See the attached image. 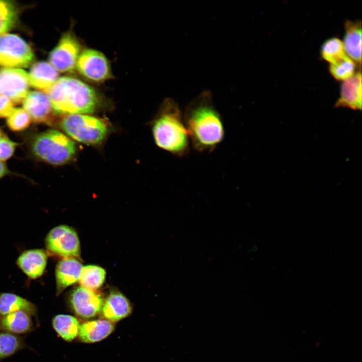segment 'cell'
<instances>
[{
  "instance_id": "1",
  "label": "cell",
  "mask_w": 362,
  "mask_h": 362,
  "mask_svg": "<svg viewBox=\"0 0 362 362\" xmlns=\"http://www.w3.org/2000/svg\"><path fill=\"white\" fill-rule=\"evenodd\" d=\"M183 116L190 141L197 151L212 152L222 141L225 134L223 120L209 90L192 100Z\"/></svg>"
},
{
  "instance_id": "2",
  "label": "cell",
  "mask_w": 362,
  "mask_h": 362,
  "mask_svg": "<svg viewBox=\"0 0 362 362\" xmlns=\"http://www.w3.org/2000/svg\"><path fill=\"white\" fill-rule=\"evenodd\" d=\"M152 128L155 142L159 148L177 157L188 153L189 137L175 100L168 98L164 101Z\"/></svg>"
},
{
  "instance_id": "3",
  "label": "cell",
  "mask_w": 362,
  "mask_h": 362,
  "mask_svg": "<svg viewBox=\"0 0 362 362\" xmlns=\"http://www.w3.org/2000/svg\"><path fill=\"white\" fill-rule=\"evenodd\" d=\"M55 113H91L96 109V92L84 82L71 77L59 78L46 93Z\"/></svg>"
},
{
  "instance_id": "4",
  "label": "cell",
  "mask_w": 362,
  "mask_h": 362,
  "mask_svg": "<svg viewBox=\"0 0 362 362\" xmlns=\"http://www.w3.org/2000/svg\"><path fill=\"white\" fill-rule=\"evenodd\" d=\"M32 153L37 158L53 165L68 163L75 156V143L57 130H50L37 135L31 144Z\"/></svg>"
},
{
  "instance_id": "5",
  "label": "cell",
  "mask_w": 362,
  "mask_h": 362,
  "mask_svg": "<svg viewBox=\"0 0 362 362\" xmlns=\"http://www.w3.org/2000/svg\"><path fill=\"white\" fill-rule=\"evenodd\" d=\"M60 126L71 138L87 145L101 143L108 133V127L104 121L87 114L65 115Z\"/></svg>"
},
{
  "instance_id": "6",
  "label": "cell",
  "mask_w": 362,
  "mask_h": 362,
  "mask_svg": "<svg viewBox=\"0 0 362 362\" xmlns=\"http://www.w3.org/2000/svg\"><path fill=\"white\" fill-rule=\"evenodd\" d=\"M34 59L29 44L16 34H0V66L27 67Z\"/></svg>"
},
{
  "instance_id": "7",
  "label": "cell",
  "mask_w": 362,
  "mask_h": 362,
  "mask_svg": "<svg viewBox=\"0 0 362 362\" xmlns=\"http://www.w3.org/2000/svg\"><path fill=\"white\" fill-rule=\"evenodd\" d=\"M45 244L48 252L53 255L63 258L80 257L78 236L70 226L62 225L53 228L46 236Z\"/></svg>"
},
{
  "instance_id": "8",
  "label": "cell",
  "mask_w": 362,
  "mask_h": 362,
  "mask_svg": "<svg viewBox=\"0 0 362 362\" xmlns=\"http://www.w3.org/2000/svg\"><path fill=\"white\" fill-rule=\"evenodd\" d=\"M80 50V44L75 35L72 32H66L50 52V63L58 72L72 73L76 69Z\"/></svg>"
},
{
  "instance_id": "9",
  "label": "cell",
  "mask_w": 362,
  "mask_h": 362,
  "mask_svg": "<svg viewBox=\"0 0 362 362\" xmlns=\"http://www.w3.org/2000/svg\"><path fill=\"white\" fill-rule=\"evenodd\" d=\"M76 69L81 75L93 82H103L111 76L107 58L103 53L94 49H85L80 53L76 65Z\"/></svg>"
},
{
  "instance_id": "10",
  "label": "cell",
  "mask_w": 362,
  "mask_h": 362,
  "mask_svg": "<svg viewBox=\"0 0 362 362\" xmlns=\"http://www.w3.org/2000/svg\"><path fill=\"white\" fill-rule=\"evenodd\" d=\"M28 74L20 69H0V95L9 98L15 104L23 101L28 93Z\"/></svg>"
},
{
  "instance_id": "11",
  "label": "cell",
  "mask_w": 362,
  "mask_h": 362,
  "mask_svg": "<svg viewBox=\"0 0 362 362\" xmlns=\"http://www.w3.org/2000/svg\"><path fill=\"white\" fill-rule=\"evenodd\" d=\"M69 301L72 311L77 316L87 319L101 312L104 299L98 291L80 286L71 292Z\"/></svg>"
},
{
  "instance_id": "12",
  "label": "cell",
  "mask_w": 362,
  "mask_h": 362,
  "mask_svg": "<svg viewBox=\"0 0 362 362\" xmlns=\"http://www.w3.org/2000/svg\"><path fill=\"white\" fill-rule=\"evenodd\" d=\"M23 109L37 123L51 124L56 114L48 95L42 92L31 91L23 101Z\"/></svg>"
},
{
  "instance_id": "13",
  "label": "cell",
  "mask_w": 362,
  "mask_h": 362,
  "mask_svg": "<svg viewBox=\"0 0 362 362\" xmlns=\"http://www.w3.org/2000/svg\"><path fill=\"white\" fill-rule=\"evenodd\" d=\"M132 310L129 300L120 292L112 290L104 300L100 313L105 319L113 323L128 317Z\"/></svg>"
},
{
  "instance_id": "14",
  "label": "cell",
  "mask_w": 362,
  "mask_h": 362,
  "mask_svg": "<svg viewBox=\"0 0 362 362\" xmlns=\"http://www.w3.org/2000/svg\"><path fill=\"white\" fill-rule=\"evenodd\" d=\"M361 73L360 70L342 83L340 96L334 107L361 110Z\"/></svg>"
},
{
  "instance_id": "15",
  "label": "cell",
  "mask_w": 362,
  "mask_h": 362,
  "mask_svg": "<svg viewBox=\"0 0 362 362\" xmlns=\"http://www.w3.org/2000/svg\"><path fill=\"white\" fill-rule=\"evenodd\" d=\"M82 268V264L75 258H63L57 263L55 271L57 295L79 281Z\"/></svg>"
},
{
  "instance_id": "16",
  "label": "cell",
  "mask_w": 362,
  "mask_h": 362,
  "mask_svg": "<svg viewBox=\"0 0 362 362\" xmlns=\"http://www.w3.org/2000/svg\"><path fill=\"white\" fill-rule=\"evenodd\" d=\"M48 254L43 249H31L23 252L18 258L17 264L29 278L36 279L44 273Z\"/></svg>"
},
{
  "instance_id": "17",
  "label": "cell",
  "mask_w": 362,
  "mask_h": 362,
  "mask_svg": "<svg viewBox=\"0 0 362 362\" xmlns=\"http://www.w3.org/2000/svg\"><path fill=\"white\" fill-rule=\"evenodd\" d=\"M57 70L49 63L40 61L34 64L28 74L30 85L45 93L59 78Z\"/></svg>"
},
{
  "instance_id": "18",
  "label": "cell",
  "mask_w": 362,
  "mask_h": 362,
  "mask_svg": "<svg viewBox=\"0 0 362 362\" xmlns=\"http://www.w3.org/2000/svg\"><path fill=\"white\" fill-rule=\"evenodd\" d=\"M343 45L345 52L357 66L361 64V22L347 20L345 23ZM346 54V55H347Z\"/></svg>"
},
{
  "instance_id": "19",
  "label": "cell",
  "mask_w": 362,
  "mask_h": 362,
  "mask_svg": "<svg viewBox=\"0 0 362 362\" xmlns=\"http://www.w3.org/2000/svg\"><path fill=\"white\" fill-rule=\"evenodd\" d=\"M114 328L113 323L106 319L93 320L80 325L78 336L84 343L97 342L108 337Z\"/></svg>"
},
{
  "instance_id": "20",
  "label": "cell",
  "mask_w": 362,
  "mask_h": 362,
  "mask_svg": "<svg viewBox=\"0 0 362 362\" xmlns=\"http://www.w3.org/2000/svg\"><path fill=\"white\" fill-rule=\"evenodd\" d=\"M31 315L23 311L11 312L0 317V330L13 334L28 333L32 330Z\"/></svg>"
},
{
  "instance_id": "21",
  "label": "cell",
  "mask_w": 362,
  "mask_h": 362,
  "mask_svg": "<svg viewBox=\"0 0 362 362\" xmlns=\"http://www.w3.org/2000/svg\"><path fill=\"white\" fill-rule=\"evenodd\" d=\"M17 311L35 316L37 309L35 304L22 297L10 293H0V317Z\"/></svg>"
},
{
  "instance_id": "22",
  "label": "cell",
  "mask_w": 362,
  "mask_h": 362,
  "mask_svg": "<svg viewBox=\"0 0 362 362\" xmlns=\"http://www.w3.org/2000/svg\"><path fill=\"white\" fill-rule=\"evenodd\" d=\"M53 328L64 340L71 342L78 335L80 324L75 317L66 314H58L52 319Z\"/></svg>"
},
{
  "instance_id": "23",
  "label": "cell",
  "mask_w": 362,
  "mask_h": 362,
  "mask_svg": "<svg viewBox=\"0 0 362 362\" xmlns=\"http://www.w3.org/2000/svg\"><path fill=\"white\" fill-rule=\"evenodd\" d=\"M105 270L97 265H89L83 267L79 280L81 286L97 291L104 282Z\"/></svg>"
},
{
  "instance_id": "24",
  "label": "cell",
  "mask_w": 362,
  "mask_h": 362,
  "mask_svg": "<svg viewBox=\"0 0 362 362\" xmlns=\"http://www.w3.org/2000/svg\"><path fill=\"white\" fill-rule=\"evenodd\" d=\"M320 54L325 61L332 64L347 56L343 42L336 37L330 38L322 44Z\"/></svg>"
},
{
  "instance_id": "25",
  "label": "cell",
  "mask_w": 362,
  "mask_h": 362,
  "mask_svg": "<svg viewBox=\"0 0 362 362\" xmlns=\"http://www.w3.org/2000/svg\"><path fill=\"white\" fill-rule=\"evenodd\" d=\"M18 10L12 2L0 0V34L10 30L15 25Z\"/></svg>"
},
{
  "instance_id": "26",
  "label": "cell",
  "mask_w": 362,
  "mask_h": 362,
  "mask_svg": "<svg viewBox=\"0 0 362 362\" xmlns=\"http://www.w3.org/2000/svg\"><path fill=\"white\" fill-rule=\"evenodd\" d=\"M356 64L347 55L338 61L330 64L329 72L337 80L345 81L355 74Z\"/></svg>"
},
{
  "instance_id": "27",
  "label": "cell",
  "mask_w": 362,
  "mask_h": 362,
  "mask_svg": "<svg viewBox=\"0 0 362 362\" xmlns=\"http://www.w3.org/2000/svg\"><path fill=\"white\" fill-rule=\"evenodd\" d=\"M23 346V342L20 337L10 333L0 332V359L13 355Z\"/></svg>"
},
{
  "instance_id": "28",
  "label": "cell",
  "mask_w": 362,
  "mask_h": 362,
  "mask_svg": "<svg viewBox=\"0 0 362 362\" xmlns=\"http://www.w3.org/2000/svg\"><path fill=\"white\" fill-rule=\"evenodd\" d=\"M31 122L30 115L21 108H14L7 119L8 126L13 131H20L26 129Z\"/></svg>"
},
{
  "instance_id": "29",
  "label": "cell",
  "mask_w": 362,
  "mask_h": 362,
  "mask_svg": "<svg viewBox=\"0 0 362 362\" xmlns=\"http://www.w3.org/2000/svg\"><path fill=\"white\" fill-rule=\"evenodd\" d=\"M17 143L10 140L7 136L0 137V161L8 160L13 155Z\"/></svg>"
},
{
  "instance_id": "30",
  "label": "cell",
  "mask_w": 362,
  "mask_h": 362,
  "mask_svg": "<svg viewBox=\"0 0 362 362\" xmlns=\"http://www.w3.org/2000/svg\"><path fill=\"white\" fill-rule=\"evenodd\" d=\"M14 109V103L4 95H0V118L8 117Z\"/></svg>"
},
{
  "instance_id": "31",
  "label": "cell",
  "mask_w": 362,
  "mask_h": 362,
  "mask_svg": "<svg viewBox=\"0 0 362 362\" xmlns=\"http://www.w3.org/2000/svg\"><path fill=\"white\" fill-rule=\"evenodd\" d=\"M10 173L6 164L0 161V179Z\"/></svg>"
},
{
  "instance_id": "32",
  "label": "cell",
  "mask_w": 362,
  "mask_h": 362,
  "mask_svg": "<svg viewBox=\"0 0 362 362\" xmlns=\"http://www.w3.org/2000/svg\"><path fill=\"white\" fill-rule=\"evenodd\" d=\"M1 136H2V132H1V129H0V137H1Z\"/></svg>"
}]
</instances>
